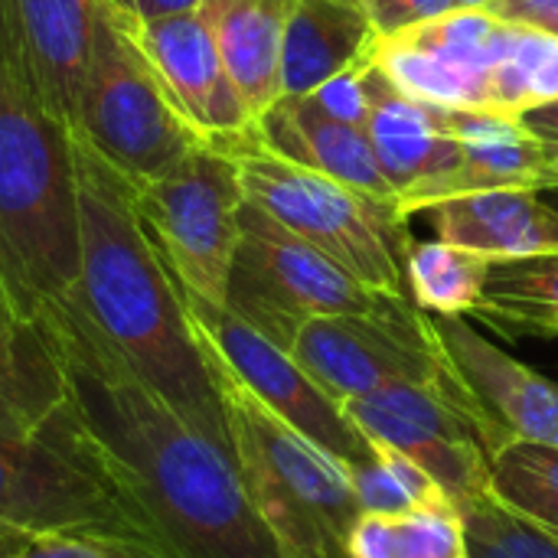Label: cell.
<instances>
[{
  "label": "cell",
  "instance_id": "obj_1",
  "mask_svg": "<svg viewBox=\"0 0 558 558\" xmlns=\"http://www.w3.org/2000/svg\"><path fill=\"white\" fill-rule=\"evenodd\" d=\"M39 330L65 386L49 428L98 474L150 558H284L235 458L147 389L72 298Z\"/></svg>",
  "mask_w": 558,
  "mask_h": 558
},
{
  "label": "cell",
  "instance_id": "obj_2",
  "mask_svg": "<svg viewBox=\"0 0 558 558\" xmlns=\"http://www.w3.org/2000/svg\"><path fill=\"white\" fill-rule=\"evenodd\" d=\"M75 173L82 262L72 304L147 389L232 454L213 360L180 278L134 209L131 186L82 141H75Z\"/></svg>",
  "mask_w": 558,
  "mask_h": 558
},
{
  "label": "cell",
  "instance_id": "obj_3",
  "mask_svg": "<svg viewBox=\"0 0 558 558\" xmlns=\"http://www.w3.org/2000/svg\"><path fill=\"white\" fill-rule=\"evenodd\" d=\"M82 262L75 137L0 43V281L39 324L72 298Z\"/></svg>",
  "mask_w": 558,
  "mask_h": 558
},
{
  "label": "cell",
  "instance_id": "obj_4",
  "mask_svg": "<svg viewBox=\"0 0 558 558\" xmlns=\"http://www.w3.org/2000/svg\"><path fill=\"white\" fill-rule=\"evenodd\" d=\"M213 369L239 477L281 556L350 558L347 543L363 517L350 471L262 405L222 363L213 360Z\"/></svg>",
  "mask_w": 558,
  "mask_h": 558
},
{
  "label": "cell",
  "instance_id": "obj_5",
  "mask_svg": "<svg viewBox=\"0 0 558 558\" xmlns=\"http://www.w3.org/2000/svg\"><path fill=\"white\" fill-rule=\"evenodd\" d=\"M72 134L131 190L163 177L206 141L141 49L134 13L111 0H98Z\"/></svg>",
  "mask_w": 558,
  "mask_h": 558
},
{
  "label": "cell",
  "instance_id": "obj_6",
  "mask_svg": "<svg viewBox=\"0 0 558 558\" xmlns=\"http://www.w3.org/2000/svg\"><path fill=\"white\" fill-rule=\"evenodd\" d=\"M219 144L235 157L248 203L265 209L307 245L320 248L363 284L386 294H409L405 258L415 242L409 216L399 206L373 203L317 170L278 157L258 144L255 128L245 137Z\"/></svg>",
  "mask_w": 558,
  "mask_h": 558
},
{
  "label": "cell",
  "instance_id": "obj_7",
  "mask_svg": "<svg viewBox=\"0 0 558 558\" xmlns=\"http://www.w3.org/2000/svg\"><path fill=\"white\" fill-rule=\"evenodd\" d=\"M396 298L409 294H386L363 284L245 199L226 307L281 350L291 353L298 330L314 317L376 314Z\"/></svg>",
  "mask_w": 558,
  "mask_h": 558
},
{
  "label": "cell",
  "instance_id": "obj_8",
  "mask_svg": "<svg viewBox=\"0 0 558 558\" xmlns=\"http://www.w3.org/2000/svg\"><path fill=\"white\" fill-rule=\"evenodd\" d=\"M134 209L183 291L226 307L245 190L219 141L196 144L163 177L131 190Z\"/></svg>",
  "mask_w": 558,
  "mask_h": 558
},
{
  "label": "cell",
  "instance_id": "obj_9",
  "mask_svg": "<svg viewBox=\"0 0 558 558\" xmlns=\"http://www.w3.org/2000/svg\"><path fill=\"white\" fill-rule=\"evenodd\" d=\"M343 409L369 441L396 448L428 471L454 504L458 517L490 497V454L504 438L464 383H392L350 399Z\"/></svg>",
  "mask_w": 558,
  "mask_h": 558
},
{
  "label": "cell",
  "instance_id": "obj_10",
  "mask_svg": "<svg viewBox=\"0 0 558 558\" xmlns=\"http://www.w3.org/2000/svg\"><path fill=\"white\" fill-rule=\"evenodd\" d=\"M291 356L340 405L392 383H461L435 333L432 314L412 298H396L376 314L314 317L298 330Z\"/></svg>",
  "mask_w": 558,
  "mask_h": 558
},
{
  "label": "cell",
  "instance_id": "obj_11",
  "mask_svg": "<svg viewBox=\"0 0 558 558\" xmlns=\"http://www.w3.org/2000/svg\"><path fill=\"white\" fill-rule=\"evenodd\" d=\"M39 533H88L150 558L141 530L49 422L36 438H0V556Z\"/></svg>",
  "mask_w": 558,
  "mask_h": 558
},
{
  "label": "cell",
  "instance_id": "obj_12",
  "mask_svg": "<svg viewBox=\"0 0 558 558\" xmlns=\"http://www.w3.org/2000/svg\"><path fill=\"white\" fill-rule=\"evenodd\" d=\"M186 307L213 360L222 363L281 422L311 438L347 471L366 464L376 454V445L360 432L347 409L330 399L288 350L262 337L229 307L206 304L193 294H186Z\"/></svg>",
  "mask_w": 558,
  "mask_h": 558
},
{
  "label": "cell",
  "instance_id": "obj_13",
  "mask_svg": "<svg viewBox=\"0 0 558 558\" xmlns=\"http://www.w3.org/2000/svg\"><path fill=\"white\" fill-rule=\"evenodd\" d=\"M428 111L441 134L461 141V160L451 173L402 193L399 209L405 216L468 193L558 190V144L530 134L520 118L448 105H428Z\"/></svg>",
  "mask_w": 558,
  "mask_h": 558
},
{
  "label": "cell",
  "instance_id": "obj_14",
  "mask_svg": "<svg viewBox=\"0 0 558 558\" xmlns=\"http://www.w3.org/2000/svg\"><path fill=\"white\" fill-rule=\"evenodd\" d=\"M134 33L183 118L206 141L245 137L255 128V118L229 78L203 10L160 20L134 16Z\"/></svg>",
  "mask_w": 558,
  "mask_h": 558
},
{
  "label": "cell",
  "instance_id": "obj_15",
  "mask_svg": "<svg viewBox=\"0 0 558 558\" xmlns=\"http://www.w3.org/2000/svg\"><path fill=\"white\" fill-rule=\"evenodd\" d=\"M98 0H0V43L13 69L69 131L92 52Z\"/></svg>",
  "mask_w": 558,
  "mask_h": 558
},
{
  "label": "cell",
  "instance_id": "obj_16",
  "mask_svg": "<svg viewBox=\"0 0 558 558\" xmlns=\"http://www.w3.org/2000/svg\"><path fill=\"white\" fill-rule=\"evenodd\" d=\"M432 320L458 379L477 399L500 438L558 448V383L481 337L468 317Z\"/></svg>",
  "mask_w": 558,
  "mask_h": 558
},
{
  "label": "cell",
  "instance_id": "obj_17",
  "mask_svg": "<svg viewBox=\"0 0 558 558\" xmlns=\"http://www.w3.org/2000/svg\"><path fill=\"white\" fill-rule=\"evenodd\" d=\"M255 137L278 157L317 170L373 203L399 206V193L386 180L366 131L317 114L304 98H278L255 121Z\"/></svg>",
  "mask_w": 558,
  "mask_h": 558
},
{
  "label": "cell",
  "instance_id": "obj_18",
  "mask_svg": "<svg viewBox=\"0 0 558 558\" xmlns=\"http://www.w3.org/2000/svg\"><path fill=\"white\" fill-rule=\"evenodd\" d=\"M441 242L487 258H530L558 252V206L530 190L468 193L422 209Z\"/></svg>",
  "mask_w": 558,
  "mask_h": 558
},
{
  "label": "cell",
  "instance_id": "obj_19",
  "mask_svg": "<svg viewBox=\"0 0 558 558\" xmlns=\"http://www.w3.org/2000/svg\"><path fill=\"white\" fill-rule=\"evenodd\" d=\"M369 121L366 137L376 150V160L402 196L428 180L451 173L461 160V141L438 131L425 101L405 95L389 82V75L369 62Z\"/></svg>",
  "mask_w": 558,
  "mask_h": 558
},
{
  "label": "cell",
  "instance_id": "obj_20",
  "mask_svg": "<svg viewBox=\"0 0 558 558\" xmlns=\"http://www.w3.org/2000/svg\"><path fill=\"white\" fill-rule=\"evenodd\" d=\"M376 26L360 0H294L281 46V98H301L366 62Z\"/></svg>",
  "mask_w": 558,
  "mask_h": 558
},
{
  "label": "cell",
  "instance_id": "obj_21",
  "mask_svg": "<svg viewBox=\"0 0 558 558\" xmlns=\"http://www.w3.org/2000/svg\"><path fill=\"white\" fill-rule=\"evenodd\" d=\"M294 0H203L219 56L258 121L281 98V46Z\"/></svg>",
  "mask_w": 558,
  "mask_h": 558
},
{
  "label": "cell",
  "instance_id": "obj_22",
  "mask_svg": "<svg viewBox=\"0 0 558 558\" xmlns=\"http://www.w3.org/2000/svg\"><path fill=\"white\" fill-rule=\"evenodd\" d=\"M471 317L507 340L558 337V252L497 258Z\"/></svg>",
  "mask_w": 558,
  "mask_h": 558
},
{
  "label": "cell",
  "instance_id": "obj_23",
  "mask_svg": "<svg viewBox=\"0 0 558 558\" xmlns=\"http://www.w3.org/2000/svg\"><path fill=\"white\" fill-rule=\"evenodd\" d=\"M0 389L13 396L39 425H46L65 399L59 363L39 324H29L16 311L3 281H0Z\"/></svg>",
  "mask_w": 558,
  "mask_h": 558
},
{
  "label": "cell",
  "instance_id": "obj_24",
  "mask_svg": "<svg viewBox=\"0 0 558 558\" xmlns=\"http://www.w3.org/2000/svg\"><path fill=\"white\" fill-rule=\"evenodd\" d=\"M494 258L451 245V242H415L405 258L409 298L432 317H468L477 311Z\"/></svg>",
  "mask_w": 558,
  "mask_h": 558
},
{
  "label": "cell",
  "instance_id": "obj_25",
  "mask_svg": "<svg viewBox=\"0 0 558 558\" xmlns=\"http://www.w3.org/2000/svg\"><path fill=\"white\" fill-rule=\"evenodd\" d=\"M350 558H471L458 510L363 513L347 543Z\"/></svg>",
  "mask_w": 558,
  "mask_h": 558
},
{
  "label": "cell",
  "instance_id": "obj_26",
  "mask_svg": "<svg viewBox=\"0 0 558 558\" xmlns=\"http://www.w3.org/2000/svg\"><path fill=\"white\" fill-rule=\"evenodd\" d=\"M520 29L497 20L487 10H451L445 16H435L428 23L409 26L399 36L405 46H415L468 75L487 78L494 75V69L510 56L513 43H517Z\"/></svg>",
  "mask_w": 558,
  "mask_h": 558
},
{
  "label": "cell",
  "instance_id": "obj_27",
  "mask_svg": "<svg viewBox=\"0 0 558 558\" xmlns=\"http://www.w3.org/2000/svg\"><path fill=\"white\" fill-rule=\"evenodd\" d=\"M490 497L510 513L558 536V448L504 441L490 454Z\"/></svg>",
  "mask_w": 558,
  "mask_h": 558
},
{
  "label": "cell",
  "instance_id": "obj_28",
  "mask_svg": "<svg viewBox=\"0 0 558 558\" xmlns=\"http://www.w3.org/2000/svg\"><path fill=\"white\" fill-rule=\"evenodd\" d=\"M373 59L389 75V82L396 88H402L405 95H412L418 101L490 111V82L487 78L468 75L415 46H405L399 39H376Z\"/></svg>",
  "mask_w": 558,
  "mask_h": 558
},
{
  "label": "cell",
  "instance_id": "obj_29",
  "mask_svg": "<svg viewBox=\"0 0 558 558\" xmlns=\"http://www.w3.org/2000/svg\"><path fill=\"white\" fill-rule=\"evenodd\" d=\"M350 484L363 513L454 510V504L428 471H422L412 458L386 445H376V454L350 471Z\"/></svg>",
  "mask_w": 558,
  "mask_h": 558
},
{
  "label": "cell",
  "instance_id": "obj_30",
  "mask_svg": "<svg viewBox=\"0 0 558 558\" xmlns=\"http://www.w3.org/2000/svg\"><path fill=\"white\" fill-rule=\"evenodd\" d=\"M558 101V36L520 29L510 56L490 75V111L523 118Z\"/></svg>",
  "mask_w": 558,
  "mask_h": 558
},
{
  "label": "cell",
  "instance_id": "obj_31",
  "mask_svg": "<svg viewBox=\"0 0 558 558\" xmlns=\"http://www.w3.org/2000/svg\"><path fill=\"white\" fill-rule=\"evenodd\" d=\"M471 558H558V536L510 513L494 497L461 510Z\"/></svg>",
  "mask_w": 558,
  "mask_h": 558
},
{
  "label": "cell",
  "instance_id": "obj_32",
  "mask_svg": "<svg viewBox=\"0 0 558 558\" xmlns=\"http://www.w3.org/2000/svg\"><path fill=\"white\" fill-rule=\"evenodd\" d=\"M369 62H373V56L366 62L340 72V75H333L330 82H324L320 88H314L311 95H301V98L317 114L366 131V121H369V85H366Z\"/></svg>",
  "mask_w": 558,
  "mask_h": 558
},
{
  "label": "cell",
  "instance_id": "obj_33",
  "mask_svg": "<svg viewBox=\"0 0 558 558\" xmlns=\"http://www.w3.org/2000/svg\"><path fill=\"white\" fill-rule=\"evenodd\" d=\"M3 558H144L141 553L118 546L88 533H39L20 539Z\"/></svg>",
  "mask_w": 558,
  "mask_h": 558
},
{
  "label": "cell",
  "instance_id": "obj_34",
  "mask_svg": "<svg viewBox=\"0 0 558 558\" xmlns=\"http://www.w3.org/2000/svg\"><path fill=\"white\" fill-rule=\"evenodd\" d=\"M369 20L379 39L399 36L409 26L428 23L454 10V0H366Z\"/></svg>",
  "mask_w": 558,
  "mask_h": 558
},
{
  "label": "cell",
  "instance_id": "obj_35",
  "mask_svg": "<svg viewBox=\"0 0 558 558\" xmlns=\"http://www.w3.org/2000/svg\"><path fill=\"white\" fill-rule=\"evenodd\" d=\"M487 13L517 29L558 36V0H494Z\"/></svg>",
  "mask_w": 558,
  "mask_h": 558
},
{
  "label": "cell",
  "instance_id": "obj_36",
  "mask_svg": "<svg viewBox=\"0 0 558 558\" xmlns=\"http://www.w3.org/2000/svg\"><path fill=\"white\" fill-rule=\"evenodd\" d=\"M46 425H39L13 396H7L0 389V438H13V441H26L36 438Z\"/></svg>",
  "mask_w": 558,
  "mask_h": 558
},
{
  "label": "cell",
  "instance_id": "obj_37",
  "mask_svg": "<svg viewBox=\"0 0 558 558\" xmlns=\"http://www.w3.org/2000/svg\"><path fill=\"white\" fill-rule=\"evenodd\" d=\"M199 3H203V0H128V10H131L137 20H160V16L199 10Z\"/></svg>",
  "mask_w": 558,
  "mask_h": 558
},
{
  "label": "cell",
  "instance_id": "obj_38",
  "mask_svg": "<svg viewBox=\"0 0 558 558\" xmlns=\"http://www.w3.org/2000/svg\"><path fill=\"white\" fill-rule=\"evenodd\" d=\"M520 121H523V128H526L530 134H536V137H543V141H553V144H558V101L526 111Z\"/></svg>",
  "mask_w": 558,
  "mask_h": 558
},
{
  "label": "cell",
  "instance_id": "obj_39",
  "mask_svg": "<svg viewBox=\"0 0 558 558\" xmlns=\"http://www.w3.org/2000/svg\"><path fill=\"white\" fill-rule=\"evenodd\" d=\"M494 0H454V10H487Z\"/></svg>",
  "mask_w": 558,
  "mask_h": 558
},
{
  "label": "cell",
  "instance_id": "obj_40",
  "mask_svg": "<svg viewBox=\"0 0 558 558\" xmlns=\"http://www.w3.org/2000/svg\"><path fill=\"white\" fill-rule=\"evenodd\" d=\"M111 3H118V7H124V10H128V0H111ZM128 13H131V10H128Z\"/></svg>",
  "mask_w": 558,
  "mask_h": 558
},
{
  "label": "cell",
  "instance_id": "obj_41",
  "mask_svg": "<svg viewBox=\"0 0 558 558\" xmlns=\"http://www.w3.org/2000/svg\"><path fill=\"white\" fill-rule=\"evenodd\" d=\"M360 3H366V0H360Z\"/></svg>",
  "mask_w": 558,
  "mask_h": 558
},
{
  "label": "cell",
  "instance_id": "obj_42",
  "mask_svg": "<svg viewBox=\"0 0 558 558\" xmlns=\"http://www.w3.org/2000/svg\"><path fill=\"white\" fill-rule=\"evenodd\" d=\"M0 558H3V556H0Z\"/></svg>",
  "mask_w": 558,
  "mask_h": 558
}]
</instances>
